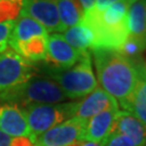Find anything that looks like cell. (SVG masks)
<instances>
[{"label":"cell","mask_w":146,"mask_h":146,"mask_svg":"<svg viewBox=\"0 0 146 146\" xmlns=\"http://www.w3.org/2000/svg\"><path fill=\"white\" fill-rule=\"evenodd\" d=\"M91 51L98 74V84L117 101L121 110L127 111L136 84L144 74L143 66L118 50L95 48Z\"/></svg>","instance_id":"obj_1"},{"label":"cell","mask_w":146,"mask_h":146,"mask_svg":"<svg viewBox=\"0 0 146 146\" xmlns=\"http://www.w3.org/2000/svg\"><path fill=\"white\" fill-rule=\"evenodd\" d=\"M46 74L60 86L68 100L84 98L99 87L89 51H84L82 58L72 67L65 69L47 67Z\"/></svg>","instance_id":"obj_2"},{"label":"cell","mask_w":146,"mask_h":146,"mask_svg":"<svg viewBox=\"0 0 146 146\" xmlns=\"http://www.w3.org/2000/svg\"><path fill=\"white\" fill-rule=\"evenodd\" d=\"M67 96L54 80L47 76H33L25 84L5 98L2 103H13L21 108L29 105L58 104L67 101Z\"/></svg>","instance_id":"obj_3"},{"label":"cell","mask_w":146,"mask_h":146,"mask_svg":"<svg viewBox=\"0 0 146 146\" xmlns=\"http://www.w3.org/2000/svg\"><path fill=\"white\" fill-rule=\"evenodd\" d=\"M78 102L29 105L23 108L29 128V139L35 143L39 136L55 125L75 117Z\"/></svg>","instance_id":"obj_4"},{"label":"cell","mask_w":146,"mask_h":146,"mask_svg":"<svg viewBox=\"0 0 146 146\" xmlns=\"http://www.w3.org/2000/svg\"><path fill=\"white\" fill-rule=\"evenodd\" d=\"M34 63L27 61L20 54L7 49L0 53V101L21 88L36 75Z\"/></svg>","instance_id":"obj_5"},{"label":"cell","mask_w":146,"mask_h":146,"mask_svg":"<svg viewBox=\"0 0 146 146\" xmlns=\"http://www.w3.org/2000/svg\"><path fill=\"white\" fill-rule=\"evenodd\" d=\"M84 125L86 120L73 117L41 134L34 146H69L75 142L82 141Z\"/></svg>","instance_id":"obj_6"},{"label":"cell","mask_w":146,"mask_h":146,"mask_svg":"<svg viewBox=\"0 0 146 146\" xmlns=\"http://www.w3.org/2000/svg\"><path fill=\"white\" fill-rule=\"evenodd\" d=\"M21 14L35 20L48 34L63 33L55 0H23Z\"/></svg>","instance_id":"obj_7"},{"label":"cell","mask_w":146,"mask_h":146,"mask_svg":"<svg viewBox=\"0 0 146 146\" xmlns=\"http://www.w3.org/2000/svg\"><path fill=\"white\" fill-rule=\"evenodd\" d=\"M84 51H79L68 44L61 34H51L48 36L47 67L65 69L74 66L82 58Z\"/></svg>","instance_id":"obj_8"},{"label":"cell","mask_w":146,"mask_h":146,"mask_svg":"<svg viewBox=\"0 0 146 146\" xmlns=\"http://www.w3.org/2000/svg\"><path fill=\"white\" fill-rule=\"evenodd\" d=\"M110 110H119V105L113 96L98 87L77 103L75 117L87 121L93 116Z\"/></svg>","instance_id":"obj_9"},{"label":"cell","mask_w":146,"mask_h":146,"mask_svg":"<svg viewBox=\"0 0 146 146\" xmlns=\"http://www.w3.org/2000/svg\"><path fill=\"white\" fill-rule=\"evenodd\" d=\"M0 132L10 137L31 135L23 108L13 103L0 104Z\"/></svg>","instance_id":"obj_10"},{"label":"cell","mask_w":146,"mask_h":146,"mask_svg":"<svg viewBox=\"0 0 146 146\" xmlns=\"http://www.w3.org/2000/svg\"><path fill=\"white\" fill-rule=\"evenodd\" d=\"M120 110H110L100 113L86 121L82 140L103 142L114 130L117 115Z\"/></svg>","instance_id":"obj_11"},{"label":"cell","mask_w":146,"mask_h":146,"mask_svg":"<svg viewBox=\"0 0 146 146\" xmlns=\"http://www.w3.org/2000/svg\"><path fill=\"white\" fill-rule=\"evenodd\" d=\"M113 132L129 137L135 146L146 145V127L128 111L119 110Z\"/></svg>","instance_id":"obj_12"},{"label":"cell","mask_w":146,"mask_h":146,"mask_svg":"<svg viewBox=\"0 0 146 146\" xmlns=\"http://www.w3.org/2000/svg\"><path fill=\"white\" fill-rule=\"evenodd\" d=\"M127 26L130 36L146 44V0H128Z\"/></svg>","instance_id":"obj_13"},{"label":"cell","mask_w":146,"mask_h":146,"mask_svg":"<svg viewBox=\"0 0 146 146\" xmlns=\"http://www.w3.org/2000/svg\"><path fill=\"white\" fill-rule=\"evenodd\" d=\"M48 36L49 35L34 37L29 40L19 42L10 47L17 54L31 63L44 61L47 58Z\"/></svg>","instance_id":"obj_14"},{"label":"cell","mask_w":146,"mask_h":146,"mask_svg":"<svg viewBox=\"0 0 146 146\" xmlns=\"http://www.w3.org/2000/svg\"><path fill=\"white\" fill-rule=\"evenodd\" d=\"M62 36L68 44L79 51H88V49L94 47L95 38L93 31L84 21L76 26L64 31Z\"/></svg>","instance_id":"obj_15"},{"label":"cell","mask_w":146,"mask_h":146,"mask_svg":"<svg viewBox=\"0 0 146 146\" xmlns=\"http://www.w3.org/2000/svg\"><path fill=\"white\" fill-rule=\"evenodd\" d=\"M63 31L78 25L82 21L84 11L77 0H55Z\"/></svg>","instance_id":"obj_16"},{"label":"cell","mask_w":146,"mask_h":146,"mask_svg":"<svg viewBox=\"0 0 146 146\" xmlns=\"http://www.w3.org/2000/svg\"><path fill=\"white\" fill-rule=\"evenodd\" d=\"M130 113L146 127V75L141 76L128 107Z\"/></svg>","instance_id":"obj_17"},{"label":"cell","mask_w":146,"mask_h":146,"mask_svg":"<svg viewBox=\"0 0 146 146\" xmlns=\"http://www.w3.org/2000/svg\"><path fill=\"white\" fill-rule=\"evenodd\" d=\"M23 0H0V22L15 21L20 16Z\"/></svg>","instance_id":"obj_18"},{"label":"cell","mask_w":146,"mask_h":146,"mask_svg":"<svg viewBox=\"0 0 146 146\" xmlns=\"http://www.w3.org/2000/svg\"><path fill=\"white\" fill-rule=\"evenodd\" d=\"M146 49V44L141 40L136 39L134 37L129 35V37L125 39V41L122 43V46L118 50L121 54H123L125 56L134 60L135 58H139V55L141 54Z\"/></svg>","instance_id":"obj_19"},{"label":"cell","mask_w":146,"mask_h":146,"mask_svg":"<svg viewBox=\"0 0 146 146\" xmlns=\"http://www.w3.org/2000/svg\"><path fill=\"white\" fill-rule=\"evenodd\" d=\"M14 22L15 21L0 22V53L8 49Z\"/></svg>","instance_id":"obj_20"},{"label":"cell","mask_w":146,"mask_h":146,"mask_svg":"<svg viewBox=\"0 0 146 146\" xmlns=\"http://www.w3.org/2000/svg\"><path fill=\"white\" fill-rule=\"evenodd\" d=\"M102 146H135V144L125 135L113 132L102 142Z\"/></svg>","instance_id":"obj_21"},{"label":"cell","mask_w":146,"mask_h":146,"mask_svg":"<svg viewBox=\"0 0 146 146\" xmlns=\"http://www.w3.org/2000/svg\"><path fill=\"white\" fill-rule=\"evenodd\" d=\"M9 146H34V142L28 136H17L11 137Z\"/></svg>","instance_id":"obj_22"},{"label":"cell","mask_w":146,"mask_h":146,"mask_svg":"<svg viewBox=\"0 0 146 146\" xmlns=\"http://www.w3.org/2000/svg\"><path fill=\"white\" fill-rule=\"evenodd\" d=\"M118 1H121V0H95V5H94V8L98 11L102 12L104 11L107 7H110V5L115 3V2H118Z\"/></svg>","instance_id":"obj_23"},{"label":"cell","mask_w":146,"mask_h":146,"mask_svg":"<svg viewBox=\"0 0 146 146\" xmlns=\"http://www.w3.org/2000/svg\"><path fill=\"white\" fill-rule=\"evenodd\" d=\"M79 2V5H81L82 10L88 11L90 9H92L95 5V0H77Z\"/></svg>","instance_id":"obj_24"},{"label":"cell","mask_w":146,"mask_h":146,"mask_svg":"<svg viewBox=\"0 0 146 146\" xmlns=\"http://www.w3.org/2000/svg\"><path fill=\"white\" fill-rule=\"evenodd\" d=\"M69 146H102V142H90V141H78L73 143Z\"/></svg>","instance_id":"obj_25"},{"label":"cell","mask_w":146,"mask_h":146,"mask_svg":"<svg viewBox=\"0 0 146 146\" xmlns=\"http://www.w3.org/2000/svg\"><path fill=\"white\" fill-rule=\"evenodd\" d=\"M11 141V137L5 135V133L0 132V146H9Z\"/></svg>","instance_id":"obj_26"},{"label":"cell","mask_w":146,"mask_h":146,"mask_svg":"<svg viewBox=\"0 0 146 146\" xmlns=\"http://www.w3.org/2000/svg\"><path fill=\"white\" fill-rule=\"evenodd\" d=\"M143 68H144V73H145V75H146V62H145V64L143 65Z\"/></svg>","instance_id":"obj_27"},{"label":"cell","mask_w":146,"mask_h":146,"mask_svg":"<svg viewBox=\"0 0 146 146\" xmlns=\"http://www.w3.org/2000/svg\"><path fill=\"white\" fill-rule=\"evenodd\" d=\"M145 146H146V145H145Z\"/></svg>","instance_id":"obj_28"}]
</instances>
